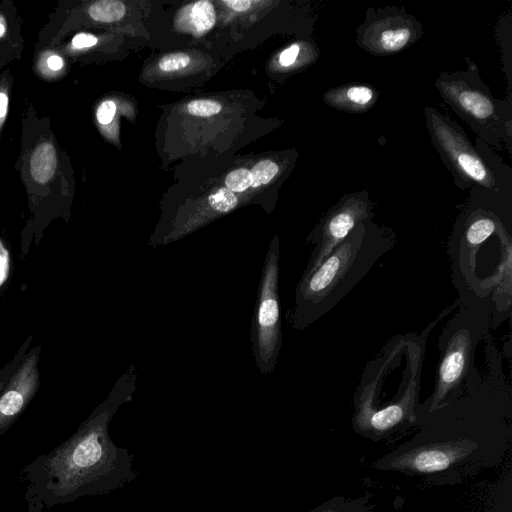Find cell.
I'll list each match as a JSON object with an SVG mask.
<instances>
[{
  "instance_id": "cell-1",
  "label": "cell",
  "mask_w": 512,
  "mask_h": 512,
  "mask_svg": "<svg viewBox=\"0 0 512 512\" xmlns=\"http://www.w3.org/2000/svg\"><path fill=\"white\" fill-rule=\"evenodd\" d=\"M488 340L485 371L479 370L460 397L425 415L418 432L377 459L375 469L443 486L461 484L504 461L512 444V388Z\"/></svg>"
},
{
  "instance_id": "cell-2",
  "label": "cell",
  "mask_w": 512,
  "mask_h": 512,
  "mask_svg": "<svg viewBox=\"0 0 512 512\" xmlns=\"http://www.w3.org/2000/svg\"><path fill=\"white\" fill-rule=\"evenodd\" d=\"M126 377L69 438L19 471V481L26 483L27 512L109 494L134 481L133 456L117 446L108 431L112 417L132 393Z\"/></svg>"
},
{
  "instance_id": "cell-3",
  "label": "cell",
  "mask_w": 512,
  "mask_h": 512,
  "mask_svg": "<svg viewBox=\"0 0 512 512\" xmlns=\"http://www.w3.org/2000/svg\"><path fill=\"white\" fill-rule=\"evenodd\" d=\"M448 254L459 307L480 312L495 329L511 315L510 227L492 209L468 207L455 224Z\"/></svg>"
},
{
  "instance_id": "cell-4",
  "label": "cell",
  "mask_w": 512,
  "mask_h": 512,
  "mask_svg": "<svg viewBox=\"0 0 512 512\" xmlns=\"http://www.w3.org/2000/svg\"><path fill=\"white\" fill-rule=\"evenodd\" d=\"M428 333L398 334L366 364L352 397L355 433L378 442L420 426V383Z\"/></svg>"
},
{
  "instance_id": "cell-5",
  "label": "cell",
  "mask_w": 512,
  "mask_h": 512,
  "mask_svg": "<svg viewBox=\"0 0 512 512\" xmlns=\"http://www.w3.org/2000/svg\"><path fill=\"white\" fill-rule=\"evenodd\" d=\"M395 244L390 227L372 219L356 225L313 272L300 278L287 314L291 326L303 330L331 311Z\"/></svg>"
},
{
  "instance_id": "cell-6",
  "label": "cell",
  "mask_w": 512,
  "mask_h": 512,
  "mask_svg": "<svg viewBox=\"0 0 512 512\" xmlns=\"http://www.w3.org/2000/svg\"><path fill=\"white\" fill-rule=\"evenodd\" d=\"M491 330L480 312L458 306L457 313L442 329L435 384L431 395L419 404L420 419L460 397L467 384L479 374L475 364L476 348Z\"/></svg>"
},
{
  "instance_id": "cell-7",
  "label": "cell",
  "mask_w": 512,
  "mask_h": 512,
  "mask_svg": "<svg viewBox=\"0 0 512 512\" xmlns=\"http://www.w3.org/2000/svg\"><path fill=\"white\" fill-rule=\"evenodd\" d=\"M465 71L441 72L435 88L443 101L473 129L485 144L511 143L512 106L493 96L476 64L465 57Z\"/></svg>"
},
{
  "instance_id": "cell-8",
  "label": "cell",
  "mask_w": 512,
  "mask_h": 512,
  "mask_svg": "<svg viewBox=\"0 0 512 512\" xmlns=\"http://www.w3.org/2000/svg\"><path fill=\"white\" fill-rule=\"evenodd\" d=\"M425 121L431 142L442 162L452 174L455 184L471 189L480 199L500 192V180L477 138L473 145L462 128L437 109L426 106Z\"/></svg>"
},
{
  "instance_id": "cell-9",
  "label": "cell",
  "mask_w": 512,
  "mask_h": 512,
  "mask_svg": "<svg viewBox=\"0 0 512 512\" xmlns=\"http://www.w3.org/2000/svg\"><path fill=\"white\" fill-rule=\"evenodd\" d=\"M278 279L279 245L275 239L267 253L252 330L253 354L262 373L273 370L281 347Z\"/></svg>"
},
{
  "instance_id": "cell-10",
  "label": "cell",
  "mask_w": 512,
  "mask_h": 512,
  "mask_svg": "<svg viewBox=\"0 0 512 512\" xmlns=\"http://www.w3.org/2000/svg\"><path fill=\"white\" fill-rule=\"evenodd\" d=\"M33 339L30 334L0 369V436L19 419L40 388L42 345L32 346Z\"/></svg>"
},
{
  "instance_id": "cell-11",
  "label": "cell",
  "mask_w": 512,
  "mask_h": 512,
  "mask_svg": "<svg viewBox=\"0 0 512 512\" xmlns=\"http://www.w3.org/2000/svg\"><path fill=\"white\" fill-rule=\"evenodd\" d=\"M368 190L343 195L319 220L307 238L312 245L301 277L313 272L352 232L356 225L375 216Z\"/></svg>"
},
{
  "instance_id": "cell-12",
  "label": "cell",
  "mask_w": 512,
  "mask_h": 512,
  "mask_svg": "<svg viewBox=\"0 0 512 512\" xmlns=\"http://www.w3.org/2000/svg\"><path fill=\"white\" fill-rule=\"evenodd\" d=\"M423 34L422 24L404 7H370L356 29V43L373 56H390L407 49Z\"/></svg>"
},
{
  "instance_id": "cell-13",
  "label": "cell",
  "mask_w": 512,
  "mask_h": 512,
  "mask_svg": "<svg viewBox=\"0 0 512 512\" xmlns=\"http://www.w3.org/2000/svg\"><path fill=\"white\" fill-rule=\"evenodd\" d=\"M378 99L379 91L373 85L359 82L330 88L323 95L327 106L346 113H365Z\"/></svg>"
},
{
  "instance_id": "cell-14",
  "label": "cell",
  "mask_w": 512,
  "mask_h": 512,
  "mask_svg": "<svg viewBox=\"0 0 512 512\" xmlns=\"http://www.w3.org/2000/svg\"><path fill=\"white\" fill-rule=\"evenodd\" d=\"M57 166V151L51 142L43 141L33 149L29 160V172L34 182H50L57 171Z\"/></svg>"
},
{
  "instance_id": "cell-15",
  "label": "cell",
  "mask_w": 512,
  "mask_h": 512,
  "mask_svg": "<svg viewBox=\"0 0 512 512\" xmlns=\"http://www.w3.org/2000/svg\"><path fill=\"white\" fill-rule=\"evenodd\" d=\"M371 499L369 492L356 498L334 496L308 512H372L375 505Z\"/></svg>"
},
{
  "instance_id": "cell-16",
  "label": "cell",
  "mask_w": 512,
  "mask_h": 512,
  "mask_svg": "<svg viewBox=\"0 0 512 512\" xmlns=\"http://www.w3.org/2000/svg\"><path fill=\"white\" fill-rule=\"evenodd\" d=\"M125 5L117 0H100L88 7L89 16L98 22L112 23L124 17Z\"/></svg>"
},
{
  "instance_id": "cell-17",
  "label": "cell",
  "mask_w": 512,
  "mask_h": 512,
  "mask_svg": "<svg viewBox=\"0 0 512 512\" xmlns=\"http://www.w3.org/2000/svg\"><path fill=\"white\" fill-rule=\"evenodd\" d=\"M215 19V10L209 1H198L193 5L191 20L198 31L210 29L214 25Z\"/></svg>"
},
{
  "instance_id": "cell-18",
  "label": "cell",
  "mask_w": 512,
  "mask_h": 512,
  "mask_svg": "<svg viewBox=\"0 0 512 512\" xmlns=\"http://www.w3.org/2000/svg\"><path fill=\"white\" fill-rule=\"evenodd\" d=\"M252 175V187H258L269 183L279 172V166L271 160H262L254 165L250 171Z\"/></svg>"
},
{
  "instance_id": "cell-19",
  "label": "cell",
  "mask_w": 512,
  "mask_h": 512,
  "mask_svg": "<svg viewBox=\"0 0 512 512\" xmlns=\"http://www.w3.org/2000/svg\"><path fill=\"white\" fill-rule=\"evenodd\" d=\"M209 205L217 212L225 213L232 210L238 202L237 197L227 188H220L208 197Z\"/></svg>"
},
{
  "instance_id": "cell-20",
  "label": "cell",
  "mask_w": 512,
  "mask_h": 512,
  "mask_svg": "<svg viewBox=\"0 0 512 512\" xmlns=\"http://www.w3.org/2000/svg\"><path fill=\"white\" fill-rule=\"evenodd\" d=\"M252 175L248 169L231 171L225 178V184L231 192H242L251 186Z\"/></svg>"
},
{
  "instance_id": "cell-21",
  "label": "cell",
  "mask_w": 512,
  "mask_h": 512,
  "mask_svg": "<svg viewBox=\"0 0 512 512\" xmlns=\"http://www.w3.org/2000/svg\"><path fill=\"white\" fill-rule=\"evenodd\" d=\"M187 110L191 115L208 117L219 113L221 110V105L212 100H193L188 103Z\"/></svg>"
},
{
  "instance_id": "cell-22",
  "label": "cell",
  "mask_w": 512,
  "mask_h": 512,
  "mask_svg": "<svg viewBox=\"0 0 512 512\" xmlns=\"http://www.w3.org/2000/svg\"><path fill=\"white\" fill-rule=\"evenodd\" d=\"M190 63V57L184 53L166 55L159 61V68L162 71L170 72L180 70Z\"/></svg>"
},
{
  "instance_id": "cell-23",
  "label": "cell",
  "mask_w": 512,
  "mask_h": 512,
  "mask_svg": "<svg viewBox=\"0 0 512 512\" xmlns=\"http://www.w3.org/2000/svg\"><path fill=\"white\" fill-rule=\"evenodd\" d=\"M11 268L10 251L5 242L0 237V292L6 286Z\"/></svg>"
},
{
  "instance_id": "cell-24",
  "label": "cell",
  "mask_w": 512,
  "mask_h": 512,
  "mask_svg": "<svg viewBox=\"0 0 512 512\" xmlns=\"http://www.w3.org/2000/svg\"><path fill=\"white\" fill-rule=\"evenodd\" d=\"M115 113V103L111 100H106L99 105L96 112V117L100 124L107 125L113 120Z\"/></svg>"
},
{
  "instance_id": "cell-25",
  "label": "cell",
  "mask_w": 512,
  "mask_h": 512,
  "mask_svg": "<svg viewBox=\"0 0 512 512\" xmlns=\"http://www.w3.org/2000/svg\"><path fill=\"white\" fill-rule=\"evenodd\" d=\"M97 38L89 33H79L72 39V46L75 49H84L94 46L97 43Z\"/></svg>"
},
{
  "instance_id": "cell-26",
  "label": "cell",
  "mask_w": 512,
  "mask_h": 512,
  "mask_svg": "<svg viewBox=\"0 0 512 512\" xmlns=\"http://www.w3.org/2000/svg\"><path fill=\"white\" fill-rule=\"evenodd\" d=\"M9 98L5 89H0V129L5 122L8 110Z\"/></svg>"
},
{
  "instance_id": "cell-27",
  "label": "cell",
  "mask_w": 512,
  "mask_h": 512,
  "mask_svg": "<svg viewBox=\"0 0 512 512\" xmlns=\"http://www.w3.org/2000/svg\"><path fill=\"white\" fill-rule=\"evenodd\" d=\"M47 67L52 71H59L64 66V60L63 58L58 54H51L46 59Z\"/></svg>"
},
{
  "instance_id": "cell-28",
  "label": "cell",
  "mask_w": 512,
  "mask_h": 512,
  "mask_svg": "<svg viewBox=\"0 0 512 512\" xmlns=\"http://www.w3.org/2000/svg\"><path fill=\"white\" fill-rule=\"evenodd\" d=\"M230 8L235 11L243 12L250 8L251 1L249 0H225L224 1Z\"/></svg>"
},
{
  "instance_id": "cell-29",
  "label": "cell",
  "mask_w": 512,
  "mask_h": 512,
  "mask_svg": "<svg viewBox=\"0 0 512 512\" xmlns=\"http://www.w3.org/2000/svg\"><path fill=\"white\" fill-rule=\"evenodd\" d=\"M505 495V494H504ZM501 498L497 501V505H496V509L493 508L491 509L489 512H505V498L504 496L501 494ZM511 499V498H510Z\"/></svg>"
},
{
  "instance_id": "cell-30",
  "label": "cell",
  "mask_w": 512,
  "mask_h": 512,
  "mask_svg": "<svg viewBox=\"0 0 512 512\" xmlns=\"http://www.w3.org/2000/svg\"><path fill=\"white\" fill-rule=\"evenodd\" d=\"M6 32H7V28H6L5 21L3 20L2 17H0V39L5 36Z\"/></svg>"
}]
</instances>
